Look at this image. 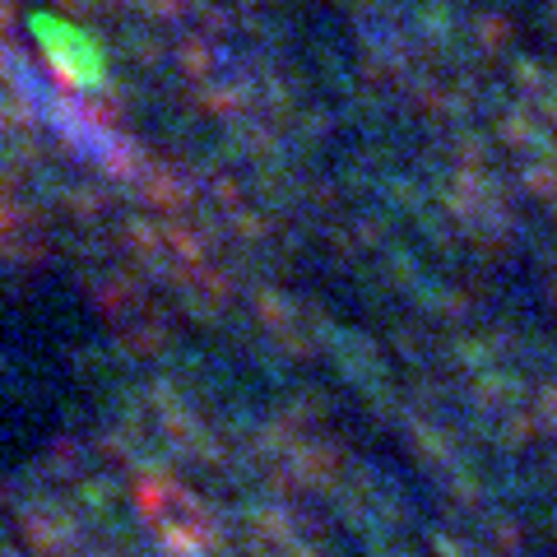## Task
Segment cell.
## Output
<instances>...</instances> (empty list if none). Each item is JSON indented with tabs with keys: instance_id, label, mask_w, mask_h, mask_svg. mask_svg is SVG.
<instances>
[{
	"instance_id": "6da1fadb",
	"label": "cell",
	"mask_w": 557,
	"mask_h": 557,
	"mask_svg": "<svg viewBox=\"0 0 557 557\" xmlns=\"http://www.w3.org/2000/svg\"><path fill=\"white\" fill-rule=\"evenodd\" d=\"M20 89H24V98L33 102V108L42 112L47 126L61 131L70 145L84 149L89 159H98V163H116V159H121L112 131H102V126H94L89 116H79V108H70V102H65L57 89H47L42 79H33V70H24V65H20Z\"/></svg>"
},
{
	"instance_id": "7a4b0ae2",
	"label": "cell",
	"mask_w": 557,
	"mask_h": 557,
	"mask_svg": "<svg viewBox=\"0 0 557 557\" xmlns=\"http://www.w3.org/2000/svg\"><path fill=\"white\" fill-rule=\"evenodd\" d=\"M33 33H38V47L47 51V61L57 65L65 79L89 84V89H98V84L108 79V57H102V47L89 38V33L51 20V14H38V20H33Z\"/></svg>"
}]
</instances>
